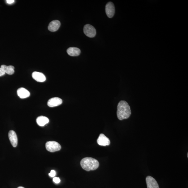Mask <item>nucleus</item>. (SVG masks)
Returning a JSON list of instances; mask_svg holds the SVG:
<instances>
[{"instance_id": "nucleus-8", "label": "nucleus", "mask_w": 188, "mask_h": 188, "mask_svg": "<svg viewBox=\"0 0 188 188\" xmlns=\"http://www.w3.org/2000/svg\"><path fill=\"white\" fill-rule=\"evenodd\" d=\"M9 137L10 142L13 147H15L17 146L18 143V139L16 133L14 131L10 130L9 132Z\"/></svg>"}, {"instance_id": "nucleus-12", "label": "nucleus", "mask_w": 188, "mask_h": 188, "mask_svg": "<svg viewBox=\"0 0 188 188\" xmlns=\"http://www.w3.org/2000/svg\"><path fill=\"white\" fill-rule=\"evenodd\" d=\"M17 94L19 97L21 99L28 97L30 96L29 91L24 88H21L18 90Z\"/></svg>"}, {"instance_id": "nucleus-18", "label": "nucleus", "mask_w": 188, "mask_h": 188, "mask_svg": "<svg viewBox=\"0 0 188 188\" xmlns=\"http://www.w3.org/2000/svg\"><path fill=\"white\" fill-rule=\"evenodd\" d=\"M5 73L2 68H0V76L5 75Z\"/></svg>"}, {"instance_id": "nucleus-5", "label": "nucleus", "mask_w": 188, "mask_h": 188, "mask_svg": "<svg viewBox=\"0 0 188 188\" xmlns=\"http://www.w3.org/2000/svg\"><path fill=\"white\" fill-rule=\"evenodd\" d=\"M105 10L108 17L110 18L114 16L115 12V9L114 4L112 2H109L106 4Z\"/></svg>"}, {"instance_id": "nucleus-17", "label": "nucleus", "mask_w": 188, "mask_h": 188, "mask_svg": "<svg viewBox=\"0 0 188 188\" xmlns=\"http://www.w3.org/2000/svg\"><path fill=\"white\" fill-rule=\"evenodd\" d=\"M53 181L56 184H58L60 182V179L59 178L54 177L53 178Z\"/></svg>"}, {"instance_id": "nucleus-3", "label": "nucleus", "mask_w": 188, "mask_h": 188, "mask_svg": "<svg viewBox=\"0 0 188 188\" xmlns=\"http://www.w3.org/2000/svg\"><path fill=\"white\" fill-rule=\"evenodd\" d=\"M47 150L51 152L60 151L62 147L59 143L55 141H49L47 142L45 145Z\"/></svg>"}, {"instance_id": "nucleus-10", "label": "nucleus", "mask_w": 188, "mask_h": 188, "mask_svg": "<svg viewBox=\"0 0 188 188\" xmlns=\"http://www.w3.org/2000/svg\"><path fill=\"white\" fill-rule=\"evenodd\" d=\"M32 76L33 79L38 82H43L45 81L46 79V77L43 74L38 72H34Z\"/></svg>"}, {"instance_id": "nucleus-15", "label": "nucleus", "mask_w": 188, "mask_h": 188, "mask_svg": "<svg viewBox=\"0 0 188 188\" xmlns=\"http://www.w3.org/2000/svg\"><path fill=\"white\" fill-rule=\"evenodd\" d=\"M1 67L3 70L5 74L6 73L10 75H12L15 73V67L12 66H7L2 65L1 66Z\"/></svg>"}, {"instance_id": "nucleus-16", "label": "nucleus", "mask_w": 188, "mask_h": 188, "mask_svg": "<svg viewBox=\"0 0 188 188\" xmlns=\"http://www.w3.org/2000/svg\"><path fill=\"white\" fill-rule=\"evenodd\" d=\"M49 176L51 177H54L56 175V171L54 170H52L51 171V172L50 173H49Z\"/></svg>"}, {"instance_id": "nucleus-13", "label": "nucleus", "mask_w": 188, "mask_h": 188, "mask_svg": "<svg viewBox=\"0 0 188 188\" xmlns=\"http://www.w3.org/2000/svg\"><path fill=\"white\" fill-rule=\"evenodd\" d=\"M67 53L71 56H77L81 53V50L75 47H71L67 49Z\"/></svg>"}, {"instance_id": "nucleus-20", "label": "nucleus", "mask_w": 188, "mask_h": 188, "mask_svg": "<svg viewBox=\"0 0 188 188\" xmlns=\"http://www.w3.org/2000/svg\"><path fill=\"white\" fill-rule=\"evenodd\" d=\"M17 188H24V187L22 186L19 187Z\"/></svg>"}, {"instance_id": "nucleus-7", "label": "nucleus", "mask_w": 188, "mask_h": 188, "mask_svg": "<svg viewBox=\"0 0 188 188\" xmlns=\"http://www.w3.org/2000/svg\"><path fill=\"white\" fill-rule=\"evenodd\" d=\"M97 142L99 145L102 146H108L110 144V141L109 138L102 134L99 135Z\"/></svg>"}, {"instance_id": "nucleus-11", "label": "nucleus", "mask_w": 188, "mask_h": 188, "mask_svg": "<svg viewBox=\"0 0 188 188\" xmlns=\"http://www.w3.org/2000/svg\"><path fill=\"white\" fill-rule=\"evenodd\" d=\"M61 24L58 20H54L49 23L48 26V29L51 32H56L59 29Z\"/></svg>"}, {"instance_id": "nucleus-2", "label": "nucleus", "mask_w": 188, "mask_h": 188, "mask_svg": "<svg viewBox=\"0 0 188 188\" xmlns=\"http://www.w3.org/2000/svg\"><path fill=\"white\" fill-rule=\"evenodd\" d=\"M80 164L83 169L88 171L97 169L99 165L98 160L90 157H85L83 159Z\"/></svg>"}, {"instance_id": "nucleus-1", "label": "nucleus", "mask_w": 188, "mask_h": 188, "mask_svg": "<svg viewBox=\"0 0 188 188\" xmlns=\"http://www.w3.org/2000/svg\"><path fill=\"white\" fill-rule=\"evenodd\" d=\"M131 115V110L128 104L125 101H121L117 107V115L119 120L128 118Z\"/></svg>"}, {"instance_id": "nucleus-21", "label": "nucleus", "mask_w": 188, "mask_h": 188, "mask_svg": "<svg viewBox=\"0 0 188 188\" xmlns=\"http://www.w3.org/2000/svg\"><path fill=\"white\" fill-rule=\"evenodd\" d=\"M187 157H188V153H187Z\"/></svg>"}, {"instance_id": "nucleus-9", "label": "nucleus", "mask_w": 188, "mask_h": 188, "mask_svg": "<svg viewBox=\"0 0 188 188\" xmlns=\"http://www.w3.org/2000/svg\"><path fill=\"white\" fill-rule=\"evenodd\" d=\"M62 103V100L61 99L58 97H54L49 99L47 104L49 107H53L59 106Z\"/></svg>"}, {"instance_id": "nucleus-4", "label": "nucleus", "mask_w": 188, "mask_h": 188, "mask_svg": "<svg viewBox=\"0 0 188 188\" xmlns=\"http://www.w3.org/2000/svg\"><path fill=\"white\" fill-rule=\"evenodd\" d=\"M84 32L86 35L90 38H93L95 37L96 34L95 28L93 26L89 24L85 25L84 26Z\"/></svg>"}, {"instance_id": "nucleus-14", "label": "nucleus", "mask_w": 188, "mask_h": 188, "mask_svg": "<svg viewBox=\"0 0 188 188\" xmlns=\"http://www.w3.org/2000/svg\"><path fill=\"white\" fill-rule=\"evenodd\" d=\"M49 120L48 118L44 116H41L38 117L36 119V122L38 125L43 126L49 123Z\"/></svg>"}, {"instance_id": "nucleus-19", "label": "nucleus", "mask_w": 188, "mask_h": 188, "mask_svg": "<svg viewBox=\"0 0 188 188\" xmlns=\"http://www.w3.org/2000/svg\"><path fill=\"white\" fill-rule=\"evenodd\" d=\"M6 2L8 4H11L15 2L14 0H7Z\"/></svg>"}, {"instance_id": "nucleus-6", "label": "nucleus", "mask_w": 188, "mask_h": 188, "mask_svg": "<svg viewBox=\"0 0 188 188\" xmlns=\"http://www.w3.org/2000/svg\"><path fill=\"white\" fill-rule=\"evenodd\" d=\"M146 180L147 188H159L157 181L153 177L148 176L146 177Z\"/></svg>"}]
</instances>
